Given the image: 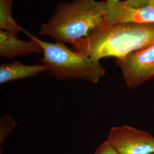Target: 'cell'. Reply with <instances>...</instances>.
Listing matches in <instances>:
<instances>
[{
  "mask_svg": "<svg viewBox=\"0 0 154 154\" xmlns=\"http://www.w3.org/2000/svg\"><path fill=\"white\" fill-rule=\"evenodd\" d=\"M26 34L42 47L44 54L41 62L56 79H79L96 83L104 76L105 70L99 60L81 55L64 44L45 42L28 32Z\"/></svg>",
  "mask_w": 154,
  "mask_h": 154,
  "instance_id": "3",
  "label": "cell"
},
{
  "mask_svg": "<svg viewBox=\"0 0 154 154\" xmlns=\"http://www.w3.org/2000/svg\"><path fill=\"white\" fill-rule=\"evenodd\" d=\"M106 13L102 25L134 22L154 23V6L135 8L121 0H106Z\"/></svg>",
  "mask_w": 154,
  "mask_h": 154,
  "instance_id": "6",
  "label": "cell"
},
{
  "mask_svg": "<svg viewBox=\"0 0 154 154\" xmlns=\"http://www.w3.org/2000/svg\"><path fill=\"white\" fill-rule=\"evenodd\" d=\"M14 0H0V29L17 35L19 33H26L13 18L12 6Z\"/></svg>",
  "mask_w": 154,
  "mask_h": 154,
  "instance_id": "9",
  "label": "cell"
},
{
  "mask_svg": "<svg viewBox=\"0 0 154 154\" xmlns=\"http://www.w3.org/2000/svg\"><path fill=\"white\" fill-rule=\"evenodd\" d=\"M94 154H119L114 149L110 143L106 140L96 149Z\"/></svg>",
  "mask_w": 154,
  "mask_h": 154,
  "instance_id": "11",
  "label": "cell"
},
{
  "mask_svg": "<svg viewBox=\"0 0 154 154\" xmlns=\"http://www.w3.org/2000/svg\"></svg>",
  "mask_w": 154,
  "mask_h": 154,
  "instance_id": "13",
  "label": "cell"
},
{
  "mask_svg": "<svg viewBox=\"0 0 154 154\" xmlns=\"http://www.w3.org/2000/svg\"><path fill=\"white\" fill-rule=\"evenodd\" d=\"M17 123L14 121L13 116L5 115L0 120V143H4L13 130L16 127Z\"/></svg>",
  "mask_w": 154,
  "mask_h": 154,
  "instance_id": "10",
  "label": "cell"
},
{
  "mask_svg": "<svg viewBox=\"0 0 154 154\" xmlns=\"http://www.w3.org/2000/svg\"><path fill=\"white\" fill-rule=\"evenodd\" d=\"M123 2L135 8L154 6V0H124Z\"/></svg>",
  "mask_w": 154,
  "mask_h": 154,
  "instance_id": "12",
  "label": "cell"
},
{
  "mask_svg": "<svg viewBox=\"0 0 154 154\" xmlns=\"http://www.w3.org/2000/svg\"><path fill=\"white\" fill-rule=\"evenodd\" d=\"M30 38V41H24L18 38L17 35L1 30L0 56L10 60L32 53L43 55L44 51L41 45L34 39Z\"/></svg>",
  "mask_w": 154,
  "mask_h": 154,
  "instance_id": "7",
  "label": "cell"
},
{
  "mask_svg": "<svg viewBox=\"0 0 154 154\" xmlns=\"http://www.w3.org/2000/svg\"><path fill=\"white\" fill-rule=\"evenodd\" d=\"M107 140L119 154H154V137L132 127H112Z\"/></svg>",
  "mask_w": 154,
  "mask_h": 154,
  "instance_id": "5",
  "label": "cell"
},
{
  "mask_svg": "<svg viewBox=\"0 0 154 154\" xmlns=\"http://www.w3.org/2000/svg\"><path fill=\"white\" fill-rule=\"evenodd\" d=\"M154 45V23L134 22L101 25L72 45L77 53L99 60L113 57L122 59Z\"/></svg>",
  "mask_w": 154,
  "mask_h": 154,
  "instance_id": "1",
  "label": "cell"
},
{
  "mask_svg": "<svg viewBox=\"0 0 154 154\" xmlns=\"http://www.w3.org/2000/svg\"><path fill=\"white\" fill-rule=\"evenodd\" d=\"M116 64L123 72L127 86L137 87L154 77V45L116 59Z\"/></svg>",
  "mask_w": 154,
  "mask_h": 154,
  "instance_id": "4",
  "label": "cell"
},
{
  "mask_svg": "<svg viewBox=\"0 0 154 154\" xmlns=\"http://www.w3.org/2000/svg\"><path fill=\"white\" fill-rule=\"evenodd\" d=\"M105 13V1L74 0L60 2L53 15L41 26L38 33L49 36L55 42L72 46L103 24Z\"/></svg>",
  "mask_w": 154,
  "mask_h": 154,
  "instance_id": "2",
  "label": "cell"
},
{
  "mask_svg": "<svg viewBox=\"0 0 154 154\" xmlns=\"http://www.w3.org/2000/svg\"><path fill=\"white\" fill-rule=\"evenodd\" d=\"M45 71H48V67L44 63L26 65L18 61L4 63L0 66V84L34 77Z\"/></svg>",
  "mask_w": 154,
  "mask_h": 154,
  "instance_id": "8",
  "label": "cell"
}]
</instances>
